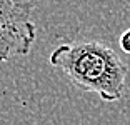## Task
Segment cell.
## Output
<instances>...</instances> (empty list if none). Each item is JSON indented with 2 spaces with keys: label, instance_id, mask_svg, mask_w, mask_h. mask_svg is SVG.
Returning a JSON list of instances; mask_svg holds the SVG:
<instances>
[{
  "label": "cell",
  "instance_id": "cell-1",
  "mask_svg": "<svg viewBox=\"0 0 130 125\" xmlns=\"http://www.w3.org/2000/svg\"><path fill=\"white\" fill-rule=\"evenodd\" d=\"M52 67L84 92L97 93L103 102H119L123 97L127 64L112 47L97 40H77L62 43L48 57Z\"/></svg>",
  "mask_w": 130,
  "mask_h": 125
},
{
  "label": "cell",
  "instance_id": "cell-2",
  "mask_svg": "<svg viewBox=\"0 0 130 125\" xmlns=\"http://www.w3.org/2000/svg\"><path fill=\"white\" fill-rule=\"evenodd\" d=\"M34 0H0V64L23 57L35 42Z\"/></svg>",
  "mask_w": 130,
  "mask_h": 125
},
{
  "label": "cell",
  "instance_id": "cell-3",
  "mask_svg": "<svg viewBox=\"0 0 130 125\" xmlns=\"http://www.w3.org/2000/svg\"><path fill=\"white\" fill-rule=\"evenodd\" d=\"M119 47H120V50H123L125 53H128V55H130V28H127V30L120 35Z\"/></svg>",
  "mask_w": 130,
  "mask_h": 125
}]
</instances>
